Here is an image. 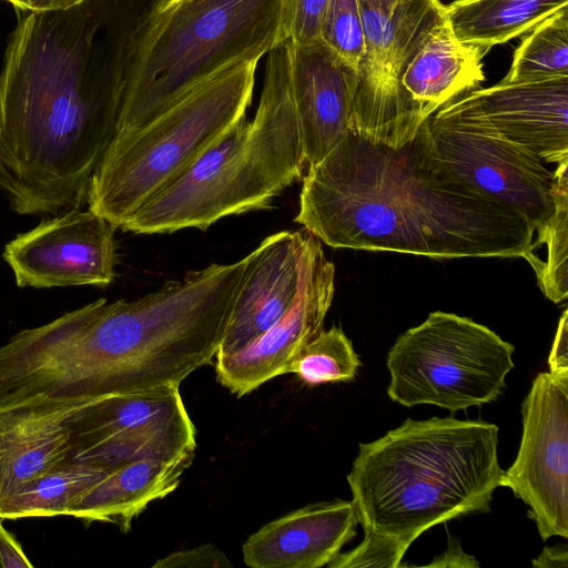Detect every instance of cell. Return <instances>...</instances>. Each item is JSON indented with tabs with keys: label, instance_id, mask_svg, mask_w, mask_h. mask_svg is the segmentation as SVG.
Segmentation results:
<instances>
[{
	"label": "cell",
	"instance_id": "obj_1",
	"mask_svg": "<svg viewBox=\"0 0 568 568\" xmlns=\"http://www.w3.org/2000/svg\"><path fill=\"white\" fill-rule=\"evenodd\" d=\"M155 0L14 9L0 70V189L20 211L85 204L113 140L130 51Z\"/></svg>",
	"mask_w": 568,
	"mask_h": 568
},
{
	"label": "cell",
	"instance_id": "obj_2",
	"mask_svg": "<svg viewBox=\"0 0 568 568\" xmlns=\"http://www.w3.org/2000/svg\"><path fill=\"white\" fill-rule=\"evenodd\" d=\"M295 222L335 248L436 258L523 257L539 273L535 231L437 156L428 119L392 148L347 131L306 169Z\"/></svg>",
	"mask_w": 568,
	"mask_h": 568
},
{
	"label": "cell",
	"instance_id": "obj_3",
	"mask_svg": "<svg viewBox=\"0 0 568 568\" xmlns=\"http://www.w3.org/2000/svg\"><path fill=\"white\" fill-rule=\"evenodd\" d=\"M246 256L170 280L134 301L100 298L59 316L50 361L77 397L180 386L215 357L244 275Z\"/></svg>",
	"mask_w": 568,
	"mask_h": 568
},
{
	"label": "cell",
	"instance_id": "obj_4",
	"mask_svg": "<svg viewBox=\"0 0 568 568\" xmlns=\"http://www.w3.org/2000/svg\"><path fill=\"white\" fill-rule=\"evenodd\" d=\"M498 433L480 419L434 416L361 443L347 475L358 524L407 550L434 526L488 513L504 474Z\"/></svg>",
	"mask_w": 568,
	"mask_h": 568
},
{
	"label": "cell",
	"instance_id": "obj_5",
	"mask_svg": "<svg viewBox=\"0 0 568 568\" xmlns=\"http://www.w3.org/2000/svg\"><path fill=\"white\" fill-rule=\"evenodd\" d=\"M292 41L270 52L252 121L243 120L122 225L133 234L206 230L230 215L268 210L306 169L294 108Z\"/></svg>",
	"mask_w": 568,
	"mask_h": 568
},
{
	"label": "cell",
	"instance_id": "obj_6",
	"mask_svg": "<svg viewBox=\"0 0 568 568\" xmlns=\"http://www.w3.org/2000/svg\"><path fill=\"white\" fill-rule=\"evenodd\" d=\"M285 9L286 0H155L130 51L116 132L223 70L258 61L288 38Z\"/></svg>",
	"mask_w": 568,
	"mask_h": 568
},
{
	"label": "cell",
	"instance_id": "obj_7",
	"mask_svg": "<svg viewBox=\"0 0 568 568\" xmlns=\"http://www.w3.org/2000/svg\"><path fill=\"white\" fill-rule=\"evenodd\" d=\"M258 61L236 63L142 124L115 133L85 203L115 230L245 120Z\"/></svg>",
	"mask_w": 568,
	"mask_h": 568
},
{
	"label": "cell",
	"instance_id": "obj_8",
	"mask_svg": "<svg viewBox=\"0 0 568 568\" xmlns=\"http://www.w3.org/2000/svg\"><path fill=\"white\" fill-rule=\"evenodd\" d=\"M515 347L471 318L436 311L396 339L387 354L388 397L452 413L496 400L514 368Z\"/></svg>",
	"mask_w": 568,
	"mask_h": 568
},
{
	"label": "cell",
	"instance_id": "obj_9",
	"mask_svg": "<svg viewBox=\"0 0 568 568\" xmlns=\"http://www.w3.org/2000/svg\"><path fill=\"white\" fill-rule=\"evenodd\" d=\"M437 156L459 178L521 215L535 233L554 211L555 173L529 150L503 138L464 94L428 119Z\"/></svg>",
	"mask_w": 568,
	"mask_h": 568
},
{
	"label": "cell",
	"instance_id": "obj_10",
	"mask_svg": "<svg viewBox=\"0 0 568 568\" xmlns=\"http://www.w3.org/2000/svg\"><path fill=\"white\" fill-rule=\"evenodd\" d=\"M69 425L70 459L104 467L193 458L196 447L180 386L98 397Z\"/></svg>",
	"mask_w": 568,
	"mask_h": 568
},
{
	"label": "cell",
	"instance_id": "obj_11",
	"mask_svg": "<svg viewBox=\"0 0 568 568\" xmlns=\"http://www.w3.org/2000/svg\"><path fill=\"white\" fill-rule=\"evenodd\" d=\"M365 51L348 130L398 148L400 75L430 30L445 18L440 0H404L388 10L359 1Z\"/></svg>",
	"mask_w": 568,
	"mask_h": 568
},
{
	"label": "cell",
	"instance_id": "obj_12",
	"mask_svg": "<svg viewBox=\"0 0 568 568\" xmlns=\"http://www.w3.org/2000/svg\"><path fill=\"white\" fill-rule=\"evenodd\" d=\"M523 435L500 487L528 507L544 541L568 537V374L539 373L521 405Z\"/></svg>",
	"mask_w": 568,
	"mask_h": 568
},
{
	"label": "cell",
	"instance_id": "obj_13",
	"mask_svg": "<svg viewBox=\"0 0 568 568\" xmlns=\"http://www.w3.org/2000/svg\"><path fill=\"white\" fill-rule=\"evenodd\" d=\"M115 229L90 209H73L19 233L3 248L19 287H106L116 276Z\"/></svg>",
	"mask_w": 568,
	"mask_h": 568
},
{
	"label": "cell",
	"instance_id": "obj_14",
	"mask_svg": "<svg viewBox=\"0 0 568 568\" xmlns=\"http://www.w3.org/2000/svg\"><path fill=\"white\" fill-rule=\"evenodd\" d=\"M335 292V267L315 250L300 295L271 327L241 349L216 355L217 382L241 397L288 372L296 353L322 329Z\"/></svg>",
	"mask_w": 568,
	"mask_h": 568
},
{
	"label": "cell",
	"instance_id": "obj_15",
	"mask_svg": "<svg viewBox=\"0 0 568 568\" xmlns=\"http://www.w3.org/2000/svg\"><path fill=\"white\" fill-rule=\"evenodd\" d=\"M318 245L321 241L305 229L281 231L246 255L241 287L216 355L241 349L292 307Z\"/></svg>",
	"mask_w": 568,
	"mask_h": 568
},
{
	"label": "cell",
	"instance_id": "obj_16",
	"mask_svg": "<svg viewBox=\"0 0 568 568\" xmlns=\"http://www.w3.org/2000/svg\"><path fill=\"white\" fill-rule=\"evenodd\" d=\"M291 81L307 169L324 160L345 138L359 71L321 39L292 42Z\"/></svg>",
	"mask_w": 568,
	"mask_h": 568
},
{
	"label": "cell",
	"instance_id": "obj_17",
	"mask_svg": "<svg viewBox=\"0 0 568 568\" xmlns=\"http://www.w3.org/2000/svg\"><path fill=\"white\" fill-rule=\"evenodd\" d=\"M464 95L503 138L546 163H568V77L524 82L501 80Z\"/></svg>",
	"mask_w": 568,
	"mask_h": 568
},
{
	"label": "cell",
	"instance_id": "obj_18",
	"mask_svg": "<svg viewBox=\"0 0 568 568\" xmlns=\"http://www.w3.org/2000/svg\"><path fill=\"white\" fill-rule=\"evenodd\" d=\"M488 51L462 43L446 16L428 33L400 75L399 144L409 142L437 110L485 80Z\"/></svg>",
	"mask_w": 568,
	"mask_h": 568
},
{
	"label": "cell",
	"instance_id": "obj_19",
	"mask_svg": "<svg viewBox=\"0 0 568 568\" xmlns=\"http://www.w3.org/2000/svg\"><path fill=\"white\" fill-rule=\"evenodd\" d=\"M98 397L30 400L0 407V503L70 459L69 418Z\"/></svg>",
	"mask_w": 568,
	"mask_h": 568
},
{
	"label": "cell",
	"instance_id": "obj_20",
	"mask_svg": "<svg viewBox=\"0 0 568 568\" xmlns=\"http://www.w3.org/2000/svg\"><path fill=\"white\" fill-rule=\"evenodd\" d=\"M357 525L352 500L311 504L251 535L242 548L243 559L253 568H320L356 536Z\"/></svg>",
	"mask_w": 568,
	"mask_h": 568
},
{
	"label": "cell",
	"instance_id": "obj_21",
	"mask_svg": "<svg viewBox=\"0 0 568 568\" xmlns=\"http://www.w3.org/2000/svg\"><path fill=\"white\" fill-rule=\"evenodd\" d=\"M192 460H139L110 467L72 504L68 516L114 524L126 532L149 504L176 489Z\"/></svg>",
	"mask_w": 568,
	"mask_h": 568
},
{
	"label": "cell",
	"instance_id": "obj_22",
	"mask_svg": "<svg viewBox=\"0 0 568 568\" xmlns=\"http://www.w3.org/2000/svg\"><path fill=\"white\" fill-rule=\"evenodd\" d=\"M564 7L568 0H455L445 6V16L462 43L489 51Z\"/></svg>",
	"mask_w": 568,
	"mask_h": 568
},
{
	"label": "cell",
	"instance_id": "obj_23",
	"mask_svg": "<svg viewBox=\"0 0 568 568\" xmlns=\"http://www.w3.org/2000/svg\"><path fill=\"white\" fill-rule=\"evenodd\" d=\"M109 468L68 459L12 491L0 503V518L68 516L72 504Z\"/></svg>",
	"mask_w": 568,
	"mask_h": 568
},
{
	"label": "cell",
	"instance_id": "obj_24",
	"mask_svg": "<svg viewBox=\"0 0 568 568\" xmlns=\"http://www.w3.org/2000/svg\"><path fill=\"white\" fill-rule=\"evenodd\" d=\"M527 33L503 80L524 82L568 77V7L557 10Z\"/></svg>",
	"mask_w": 568,
	"mask_h": 568
},
{
	"label": "cell",
	"instance_id": "obj_25",
	"mask_svg": "<svg viewBox=\"0 0 568 568\" xmlns=\"http://www.w3.org/2000/svg\"><path fill=\"white\" fill-rule=\"evenodd\" d=\"M554 211L545 227L537 233L536 248L547 245V258L537 276L541 292L554 303L568 295V163L556 165Z\"/></svg>",
	"mask_w": 568,
	"mask_h": 568
},
{
	"label": "cell",
	"instance_id": "obj_26",
	"mask_svg": "<svg viewBox=\"0 0 568 568\" xmlns=\"http://www.w3.org/2000/svg\"><path fill=\"white\" fill-rule=\"evenodd\" d=\"M361 365L349 338L337 326L322 329L293 357L287 373L307 385L354 379Z\"/></svg>",
	"mask_w": 568,
	"mask_h": 568
},
{
	"label": "cell",
	"instance_id": "obj_27",
	"mask_svg": "<svg viewBox=\"0 0 568 568\" xmlns=\"http://www.w3.org/2000/svg\"><path fill=\"white\" fill-rule=\"evenodd\" d=\"M320 38L359 71L365 51L359 0H328Z\"/></svg>",
	"mask_w": 568,
	"mask_h": 568
},
{
	"label": "cell",
	"instance_id": "obj_28",
	"mask_svg": "<svg viewBox=\"0 0 568 568\" xmlns=\"http://www.w3.org/2000/svg\"><path fill=\"white\" fill-rule=\"evenodd\" d=\"M407 550L395 540L364 530L363 541L347 552H339L326 566L329 568L400 567Z\"/></svg>",
	"mask_w": 568,
	"mask_h": 568
},
{
	"label": "cell",
	"instance_id": "obj_29",
	"mask_svg": "<svg viewBox=\"0 0 568 568\" xmlns=\"http://www.w3.org/2000/svg\"><path fill=\"white\" fill-rule=\"evenodd\" d=\"M328 0H286L285 21L293 43L321 39V24Z\"/></svg>",
	"mask_w": 568,
	"mask_h": 568
},
{
	"label": "cell",
	"instance_id": "obj_30",
	"mask_svg": "<svg viewBox=\"0 0 568 568\" xmlns=\"http://www.w3.org/2000/svg\"><path fill=\"white\" fill-rule=\"evenodd\" d=\"M153 568L178 567H232L227 557L214 545L204 544L193 549L180 550L159 559Z\"/></svg>",
	"mask_w": 568,
	"mask_h": 568
},
{
	"label": "cell",
	"instance_id": "obj_31",
	"mask_svg": "<svg viewBox=\"0 0 568 568\" xmlns=\"http://www.w3.org/2000/svg\"><path fill=\"white\" fill-rule=\"evenodd\" d=\"M568 312L564 311L548 357L549 372L568 374Z\"/></svg>",
	"mask_w": 568,
	"mask_h": 568
},
{
	"label": "cell",
	"instance_id": "obj_32",
	"mask_svg": "<svg viewBox=\"0 0 568 568\" xmlns=\"http://www.w3.org/2000/svg\"><path fill=\"white\" fill-rule=\"evenodd\" d=\"M27 555L13 536L0 524V568H31Z\"/></svg>",
	"mask_w": 568,
	"mask_h": 568
},
{
	"label": "cell",
	"instance_id": "obj_33",
	"mask_svg": "<svg viewBox=\"0 0 568 568\" xmlns=\"http://www.w3.org/2000/svg\"><path fill=\"white\" fill-rule=\"evenodd\" d=\"M425 567H453V568H473L479 567L475 557L467 555L459 541L452 535H448V546L443 554L435 557Z\"/></svg>",
	"mask_w": 568,
	"mask_h": 568
},
{
	"label": "cell",
	"instance_id": "obj_34",
	"mask_svg": "<svg viewBox=\"0 0 568 568\" xmlns=\"http://www.w3.org/2000/svg\"><path fill=\"white\" fill-rule=\"evenodd\" d=\"M531 564L537 568H567V545L558 544L552 547H545L541 554L531 560Z\"/></svg>",
	"mask_w": 568,
	"mask_h": 568
},
{
	"label": "cell",
	"instance_id": "obj_35",
	"mask_svg": "<svg viewBox=\"0 0 568 568\" xmlns=\"http://www.w3.org/2000/svg\"><path fill=\"white\" fill-rule=\"evenodd\" d=\"M13 6L14 9L24 11L49 10L50 0H3Z\"/></svg>",
	"mask_w": 568,
	"mask_h": 568
},
{
	"label": "cell",
	"instance_id": "obj_36",
	"mask_svg": "<svg viewBox=\"0 0 568 568\" xmlns=\"http://www.w3.org/2000/svg\"><path fill=\"white\" fill-rule=\"evenodd\" d=\"M361 2L378 9V10H388L389 8L394 7L395 4L404 1V0H359Z\"/></svg>",
	"mask_w": 568,
	"mask_h": 568
},
{
	"label": "cell",
	"instance_id": "obj_37",
	"mask_svg": "<svg viewBox=\"0 0 568 568\" xmlns=\"http://www.w3.org/2000/svg\"><path fill=\"white\" fill-rule=\"evenodd\" d=\"M82 1L83 0H50L49 10L65 9Z\"/></svg>",
	"mask_w": 568,
	"mask_h": 568
}]
</instances>
